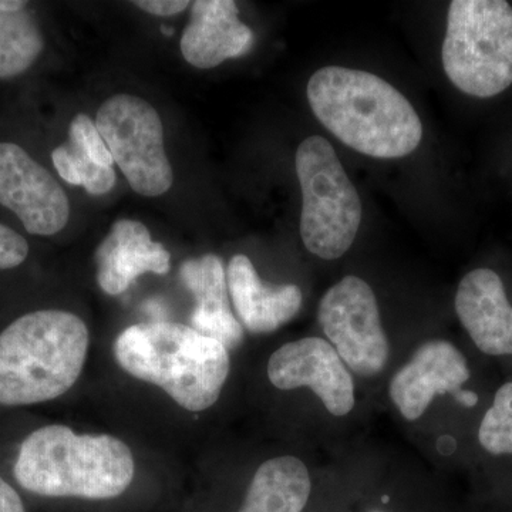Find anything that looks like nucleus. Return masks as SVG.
<instances>
[{"mask_svg":"<svg viewBox=\"0 0 512 512\" xmlns=\"http://www.w3.org/2000/svg\"><path fill=\"white\" fill-rule=\"evenodd\" d=\"M231 355L188 323H131L94 348L83 387L107 426L180 458L224 397Z\"/></svg>","mask_w":512,"mask_h":512,"instance_id":"obj_1","label":"nucleus"},{"mask_svg":"<svg viewBox=\"0 0 512 512\" xmlns=\"http://www.w3.org/2000/svg\"><path fill=\"white\" fill-rule=\"evenodd\" d=\"M180 458L148 446L126 431L50 423L20 444L13 476L23 490L57 500H119L146 468Z\"/></svg>","mask_w":512,"mask_h":512,"instance_id":"obj_2","label":"nucleus"},{"mask_svg":"<svg viewBox=\"0 0 512 512\" xmlns=\"http://www.w3.org/2000/svg\"><path fill=\"white\" fill-rule=\"evenodd\" d=\"M93 332L79 313L39 309L0 332V406L28 407L79 393L89 375Z\"/></svg>","mask_w":512,"mask_h":512,"instance_id":"obj_3","label":"nucleus"},{"mask_svg":"<svg viewBox=\"0 0 512 512\" xmlns=\"http://www.w3.org/2000/svg\"><path fill=\"white\" fill-rule=\"evenodd\" d=\"M306 93L316 119L357 153L390 160L409 156L420 146L419 114L376 74L323 67L309 80Z\"/></svg>","mask_w":512,"mask_h":512,"instance_id":"obj_4","label":"nucleus"},{"mask_svg":"<svg viewBox=\"0 0 512 512\" xmlns=\"http://www.w3.org/2000/svg\"><path fill=\"white\" fill-rule=\"evenodd\" d=\"M443 67L468 96L488 99L512 84V6L504 0H454L447 15Z\"/></svg>","mask_w":512,"mask_h":512,"instance_id":"obj_5","label":"nucleus"},{"mask_svg":"<svg viewBox=\"0 0 512 512\" xmlns=\"http://www.w3.org/2000/svg\"><path fill=\"white\" fill-rule=\"evenodd\" d=\"M295 164L303 197V244L319 258L338 259L352 247L362 222L355 185L326 138H306L296 151Z\"/></svg>","mask_w":512,"mask_h":512,"instance_id":"obj_6","label":"nucleus"},{"mask_svg":"<svg viewBox=\"0 0 512 512\" xmlns=\"http://www.w3.org/2000/svg\"><path fill=\"white\" fill-rule=\"evenodd\" d=\"M96 126L114 164L137 194L160 197L173 185L157 110L141 97L116 94L101 104Z\"/></svg>","mask_w":512,"mask_h":512,"instance_id":"obj_7","label":"nucleus"},{"mask_svg":"<svg viewBox=\"0 0 512 512\" xmlns=\"http://www.w3.org/2000/svg\"><path fill=\"white\" fill-rule=\"evenodd\" d=\"M318 319L330 345L357 375H379L389 360V340L375 292L363 279L345 276L323 295Z\"/></svg>","mask_w":512,"mask_h":512,"instance_id":"obj_8","label":"nucleus"},{"mask_svg":"<svg viewBox=\"0 0 512 512\" xmlns=\"http://www.w3.org/2000/svg\"><path fill=\"white\" fill-rule=\"evenodd\" d=\"M266 377L279 392L312 390L332 416H346L355 407L353 377L328 340L303 338L279 346L266 363Z\"/></svg>","mask_w":512,"mask_h":512,"instance_id":"obj_9","label":"nucleus"},{"mask_svg":"<svg viewBox=\"0 0 512 512\" xmlns=\"http://www.w3.org/2000/svg\"><path fill=\"white\" fill-rule=\"evenodd\" d=\"M0 204L39 237L62 231L70 218L62 185L18 144L0 143Z\"/></svg>","mask_w":512,"mask_h":512,"instance_id":"obj_10","label":"nucleus"},{"mask_svg":"<svg viewBox=\"0 0 512 512\" xmlns=\"http://www.w3.org/2000/svg\"><path fill=\"white\" fill-rule=\"evenodd\" d=\"M471 373L463 353L446 340H430L390 380V399L407 421L420 419L436 396L457 393Z\"/></svg>","mask_w":512,"mask_h":512,"instance_id":"obj_11","label":"nucleus"},{"mask_svg":"<svg viewBox=\"0 0 512 512\" xmlns=\"http://www.w3.org/2000/svg\"><path fill=\"white\" fill-rule=\"evenodd\" d=\"M94 262L101 292L120 296L143 275H167L171 254L163 244L153 241L146 225L120 220L96 249Z\"/></svg>","mask_w":512,"mask_h":512,"instance_id":"obj_12","label":"nucleus"},{"mask_svg":"<svg viewBox=\"0 0 512 512\" xmlns=\"http://www.w3.org/2000/svg\"><path fill=\"white\" fill-rule=\"evenodd\" d=\"M228 293L242 328L268 335L291 322L302 308L298 285L266 284L247 255L232 256L227 268Z\"/></svg>","mask_w":512,"mask_h":512,"instance_id":"obj_13","label":"nucleus"},{"mask_svg":"<svg viewBox=\"0 0 512 512\" xmlns=\"http://www.w3.org/2000/svg\"><path fill=\"white\" fill-rule=\"evenodd\" d=\"M456 312L474 345L490 356L512 355V306L503 281L487 268L461 279Z\"/></svg>","mask_w":512,"mask_h":512,"instance_id":"obj_14","label":"nucleus"},{"mask_svg":"<svg viewBox=\"0 0 512 512\" xmlns=\"http://www.w3.org/2000/svg\"><path fill=\"white\" fill-rule=\"evenodd\" d=\"M232 0H197L191 19L181 37L184 59L197 69H212L225 60L247 55L254 45V33L238 18Z\"/></svg>","mask_w":512,"mask_h":512,"instance_id":"obj_15","label":"nucleus"},{"mask_svg":"<svg viewBox=\"0 0 512 512\" xmlns=\"http://www.w3.org/2000/svg\"><path fill=\"white\" fill-rule=\"evenodd\" d=\"M180 278L194 301L188 325L220 340L231 352L239 349L245 330L229 306L227 269L220 256L207 254L187 259L181 265Z\"/></svg>","mask_w":512,"mask_h":512,"instance_id":"obj_16","label":"nucleus"},{"mask_svg":"<svg viewBox=\"0 0 512 512\" xmlns=\"http://www.w3.org/2000/svg\"><path fill=\"white\" fill-rule=\"evenodd\" d=\"M311 490V476L301 458H266L256 467L237 512H302Z\"/></svg>","mask_w":512,"mask_h":512,"instance_id":"obj_17","label":"nucleus"},{"mask_svg":"<svg viewBox=\"0 0 512 512\" xmlns=\"http://www.w3.org/2000/svg\"><path fill=\"white\" fill-rule=\"evenodd\" d=\"M42 33L28 10L0 12V79L19 76L42 53Z\"/></svg>","mask_w":512,"mask_h":512,"instance_id":"obj_18","label":"nucleus"},{"mask_svg":"<svg viewBox=\"0 0 512 512\" xmlns=\"http://www.w3.org/2000/svg\"><path fill=\"white\" fill-rule=\"evenodd\" d=\"M52 160L64 181L72 185H83L92 195L107 194L116 185L113 167L93 163L82 150L70 143L55 148Z\"/></svg>","mask_w":512,"mask_h":512,"instance_id":"obj_19","label":"nucleus"},{"mask_svg":"<svg viewBox=\"0 0 512 512\" xmlns=\"http://www.w3.org/2000/svg\"><path fill=\"white\" fill-rule=\"evenodd\" d=\"M478 441L493 456L512 454V382L495 393L493 406L478 429Z\"/></svg>","mask_w":512,"mask_h":512,"instance_id":"obj_20","label":"nucleus"},{"mask_svg":"<svg viewBox=\"0 0 512 512\" xmlns=\"http://www.w3.org/2000/svg\"><path fill=\"white\" fill-rule=\"evenodd\" d=\"M69 143L82 150L93 163L113 167L114 160L111 157L109 147L104 143L103 137L97 130L96 121L86 114H77L70 123Z\"/></svg>","mask_w":512,"mask_h":512,"instance_id":"obj_21","label":"nucleus"},{"mask_svg":"<svg viewBox=\"0 0 512 512\" xmlns=\"http://www.w3.org/2000/svg\"><path fill=\"white\" fill-rule=\"evenodd\" d=\"M28 255V241L15 229L0 224V271L18 268Z\"/></svg>","mask_w":512,"mask_h":512,"instance_id":"obj_22","label":"nucleus"},{"mask_svg":"<svg viewBox=\"0 0 512 512\" xmlns=\"http://www.w3.org/2000/svg\"><path fill=\"white\" fill-rule=\"evenodd\" d=\"M134 5L154 16H174L191 5L187 0H137Z\"/></svg>","mask_w":512,"mask_h":512,"instance_id":"obj_23","label":"nucleus"},{"mask_svg":"<svg viewBox=\"0 0 512 512\" xmlns=\"http://www.w3.org/2000/svg\"><path fill=\"white\" fill-rule=\"evenodd\" d=\"M0 512H25V505L18 491L2 476H0Z\"/></svg>","mask_w":512,"mask_h":512,"instance_id":"obj_24","label":"nucleus"},{"mask_svg":"<svg viewBox=\"0 0 512 512\" xmlns=\"http://www.w3.org/2000/svg\"><path fill=\"white\" fill-rule=\"evenodd\" d=\"M453 397L464 407H474L478 403L477 394L470 392V390L460 389L457 393L453 394Z\"/></svg>","mask_w":512,"mask_h":512,"instance_id":"obj_25","label":"nucleus"},{"mask_svg":"<svg viewBox=\"0 0 512 512\" xmlns=\"http://www.w3.org/2000/svg\"><path fill=\"white\" fill-rule=\"evenodd\" d=\"M28 2H20V0H0V12L13 13L26 9Z\"/></svg>","mask_w":512,"mask_h":512,"instance_id":"obj_26","label":"nucleus"},{"mask_svg":"<svg viewBox=\"0 0 512 512\" xmlns=\"http://www.w3.org/2000/svg\"><path fill=\"white\" fill-rule=\"evenodd\" d=\"M375 512H379V511H375Z\"/></svg>","mask_w":512,"mask_h":512,"instance_id":"obj_27","label":"nucleus"}]
</instances>
